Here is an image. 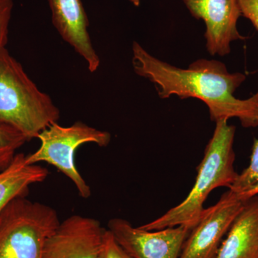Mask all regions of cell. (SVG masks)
<instances>
[{"label": "cell", "mask_w": 258, "mask_h": 258, "mask_svg": "<svg viewBox=\"0 0 258 258\" xmlns=\"http://www.w3.org/2000/svg\"><path fill=\"white\" fill-rule=\"evenodd\" d=\"M100 258H132L117 242L108 229L103 235Z\"/></svg>", "instance_id": "2e32d148"}, {"label": "cell", "mask_w": 258, "mask_h": 258, "mask_svg": "<svg viewBox=\"0 0 258 258\" xmlns=\"http://www.w3.org/2000/svg\"><path fill=\"white\" fill-rule=\"evenodd\" d=\"M182 1L194 18L205 23L206 48L210 55H228L232 42L246 38L237 30V21L242 16L238 0Z\"/></svg>", "instance_id": "ba28073f"}, {"label": "cell", "mask_w": 258, "mask_h": 258, "mask_svg": "<svg viewBox=\"0 0 258 258\" xmlns=\"http://www.w3.org/2000/svg\"><path fill=\"white\" fill-rule=\"evenodd\" d=\"M52 21L62 40L84 59L90 72L100 66L88 32L89 21L81 0H48Z\"/></svg>", "instance_id": "30bf717a"}, {"label": "cell", "mask_w": 258, "mask_h": 258, "mask_svg": "<svg viewBox=\"0 0 258 258\" xmlns=\"http://www.w3.org/2000/svg\"><path fill=\"white\" fill-rule=\"evenodd\" d=\"M37 139L40 142V147L26 155V162L28 164L45 162L54 166L71 180L80 197L90 198L91 187L76 168L75 154L79 147L85 144L107 147L111 142V134L81 121H76L69 126H62L55 122L44 129Z\"/></svg>", "instance_id": "5b68a950"}, {"label": "cell", "mask_w": 258, "mask_h": 258, "mask_svg": "<svg viewBox=\"0 0 258 258\" xmlns=\"http://www.w3.org/2000/svg\"><path fill=\"white\" fill-rule=\"evenodd\" d=\"M13 0H0V50L6 48L9 26L13 13Z\"/></svg>", "instance_id": "9a60e30c"}, {"label": "cell", "mask_w": 258, "mask_h": 258, "mask_svg": "<svg viewBox=\"0 0 258 258\" xmlns=\"http://www.w3.org/2000/svg\"><path fill=\"white\" fill-rule=\"evenodd\" d=\"M241 14L249 21L258 31V0H238Z\"/></svg>", "instance_id": "e0dca14e"}, {"label": "cell", "mask_w": 258, "mask_h": 258, "mask_svg": "<svg viewBox=\"0 0 258 258\" xmlns=\"http://www.w3.org/2000/svg\"><path fill=\"white\" fill-rule=\"evenodd\" d=\"M229 189L247 200L258 196V139L254 141L248 166L238 174Z\"/></svg>", "instance_id": "4fadbf2b"}, {"label": "cell", "mask_w": 258, "mask_h": 258, "mask_svg": "<svg viewBox=\"0 0 258 258\" xmlns=\"http://www.w3.org/2000/svg\"><path fill=\"white\" fill-rule=\"evenodd\" d=\"M108 230L132 258H179L191 231L184 226L146 230L121 218L110 220Z\"/></svg>", "instance_id": "52a82bcc"}, {"label": "cell", "mask_w": 258, "mask_h": 258, "mask_svg": "<svg viewBox=\"0 0 258 258\" xmlns=\"http://www.w3.org/2000/svg\"><path fill=\"white\" fill-rule=\"evenodd\" d=\"M226 235L217 258H258V196L246 202Z\"/></svg>", "instance_id": "8fae6325"}, {"label": "cell", "mask_w": 258, "mask_h": 258, "mask_svg": "<svg viewBox=\"0 0 258 258\" xmlns=\"http://www.w3.org/2000/svg\"><path fill=\"white\" fill-rule=\"evenodd\" d=\"M132 51L136 74L154 83L161 98H198L208 106L215 123L237 118L244 128L258 126V91L247 99L234 96L246 80L243 74H232L220 61L206 59L180 69L154 57L137 42Z\"/></svg>", "instance_id": "6da1fadb"}, {"label": "cell", "mask_w": 258, "mask_h": 258, "mask_svg": "<svg viewBox=\"0 0 258 258\" xmlns=\"http://www.w3.org/2000/svg\"><path fill=\"white\" fill-rule=\"evenodd\" d=\"M48 174L46 168L28 164L26 155L18 153L12 164L0 172V212L14 199L28 196L30 186L45 181Z\"/></svg>", "instance_id": "7c38bea8"}, {"label": "cell", "mask_w": 258, "mask_h": 258, "mask_svg": "<svg viewBox=\"0 0 258 258\" xmlns=\"http://www.w3.org/2000/svg\"><path fill=\"white\" fill-rule=\"evenodd\" d=\"M105 231L93 217L72 215L47 239L42 258H100Z\"/></svg>", "instance_id": "9c48e42d"}, {"label": "cell", "mask_w": 258, "mask_h": 258, "mask_svg": "<svg viewBox=\"0 0 258 258\" xmlns=\"http://www.w3.org/2000/svg\"><path fill=\"white\" fill-rule=\"evenodd\" d=\"M128 1L131 2L136 7H139L140 5V0H128Z\"/></svg>", "instance_id": "ac0fdd59"}, {"label": "cell", "mask_w": 258, "mask_h": 258, "mask_svg": "<svg viewBox=\"0 0 258 258\" xmlns=\"http://www.w3.org/2000/svg\"><path fill=\"white\" fill-rule=\"evenodd\" d=\"M28 142L26 137L16 129L0 124V172L12 164L17 151Z\"/></svg>", "instance_id": "5bb4252c"}, {"label": "cell", "mask_w": 258, "mask_h": 258, "mask_svg": "<svg viewBox=\"0 0 258 258\" xmlns=\"http://www.w3.org/2000/svg\"><path fill=\"white\" fill-rule=\"evenodd\" d=\"M60 115L50 96L37 88L9 51L0 50V124L13 127L30 141L58 122Z\"/></svg>", "instance_id": "3957f363"}, {"label": "cell", "mask_w": 258, "mask_h": 258, "mask_svg": "<svg viewBox=\"0 0 258 258\" xmlns=\"http://www.w3.org/2000/svg\"><path fill=\"white\" fill-rule=\"evenodd\" d=\"M236 127L227 120L216 122L215 132L207 145L205 155L198 168V176L192 189L184 201L149 223L140 226L146 230H159L184 226L190 230L196 226L205 208L204 203L217 187L230 188L238 173L234 163V140Z\"/></svg>", "instance_id": "7a4b0ae2"}, {"label": "cell", "mask_w": 258, "mask_h": 258, "mask_svg": "<svg viewBox=\"0 0 258 258\" xmlns=\"http://www.w3.org/2000/svg\"><path fill=\"white\" fill-rule=\"evenodd\" d=\"M60 223L52 207L27 197L14 199L0 212V258H42Z\"/></svg>", "instance_id": "277c9868"}, {"label": "cell", "mask_w": 258, "mask_h": 258, "mask_svg": "<svg viewBox=\"0 0 258 258\" xmlns=\"http://www.w3.org/2000/svg\"><path fill=\"white\" fill-rule=\"evenodd\" d=\"M247 201L228 189L215 205L205 208L190 231L179 258H217L224 237Z\"/></svg>", "instance_id": "8992f818"}]
</instances>
